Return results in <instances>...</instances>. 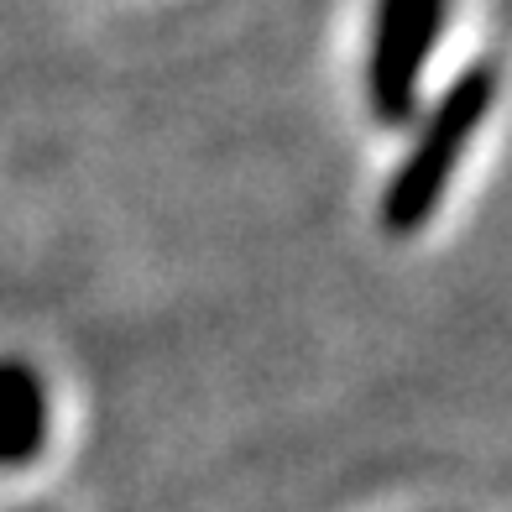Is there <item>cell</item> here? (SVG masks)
Here are the masks:
<instances>
[{
    "label": "cell",
    "instance_id": "2",
    "mask_svg": "<svg viewBox=\"0 0 512 512\" xmlns=\"http://www.w3.org/2000/svg\"><path fill=\"white\" fill-rule=\"evenodd\" d=\"M450 0H377L366 48V100L382 126H408L424 89V68L445 32Z\"/></svg>",
    "mask_w": 512,
    "mask_h": 512
},
{
    "label": "cell",
    "instance_id": "1",
    "mask_svg": "<svg viewBox=\"0 0 512 512\" xmlns=\"http://www.w3.org/2000/svg\"><path fill=\"white\" fill-rule=\"evenodd\" d=\"M497 110V63H471L429 110L424 131L413 136L408 157L382 189V230L387 236H418L445 204L455 168L471 152L476 131L492 121Z\"/></svg>",
    "mask_w": 512,
    "mask_h": 512
},
{
    "label": "cell",
    "instance_id": "3",
    "mask_svg": "<svg viewBox=\"0 0 512 512\" xmlns=\"http://www.w3.org/2000/svg\"><path fill=\"white\" fill-rule=\"evenodd\" d=\"M48 445V387L27 361H0V471H21Z\"/></svg>",
    "mask_w": 512,
    "mask_h": 512
}]
</instances>
